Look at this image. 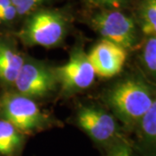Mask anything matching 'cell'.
<instances>
[{"mask_svg": "<svg viewBox=\"0 0 156 156\" xmlns=\"http://www.w3.org/2000/svg\"><path fill=\"white\" fill-rule=\"evenodd\" d=\"M128 52L122 47L106 39H101L92 48L88 55L96 76L110 78L122 71Z\"/></svg>", "mask_w": 156, "mask_h": 156, "instance_id": "obj_8", "label": "cell"}, {"mask_svg": "<svg viewBox=\"0 0 156 156\" xmlns=\"http://www.w3.org/2000/svg\"><path fill=\"white\" fill-rule=\"evenodd\" d=\"M0 119L11 123L24 135L43 131L55 123L35 101L11 91L0 95Z\"/></svg>", "mask_w": 156, "mask_h": 156, "instance_id": "obj_2", "label": "cell"}, {"mask_svg": "<svg viewBox=\"0 0 156 156\" xmlns=\"http://www.w3.org/2000/svg\"><path fill=\"white\" fill-rule=\"evenodd\" d=\"M17 15V10L14 6L11 5L10 6L6 7L5 9L0 11V23L7 22L14 19Z\"/></svg>", "mask_w": 156, "mask_h": 156, "instance_id": "obj_16", "label": "cell"}, {"mask_svg": "<svg viewBox=\"0 0 156 156\" xmlns=\"http://www.w3.org/2000/svg\"><path fill=\"white\" fill-rule=\"evenodd\" d=\"M78 126L91 139L108 147L119 140V128L115 118L103 109L94 106H83L77 112Z\"/></svg>", "mask_w": 156, "mask_h": 156, "instance_id": "obj_7", "label": "cell"}, {"mask_svg": "<svg viewBox=\"0 0 156 156\" xmlns=\"http://www.w3.org/2000/svg\"><path fill=\"white\" fill-rule=\"evenodd\" d=\"M107 156H137L132 147L123 140H118L108 147Z\"/></svg>", "mask_w": 156, "mask_h": 156, "instance_id": "obj_14", "label": "cell"}, {"mask_svg": "<svg viewBox=\"0 0 156 156\" xmlns=\"http://www.w3.org/2000/svg\"><path fill=\"white\" fill-rule=\"evenodd\" d=\"M92 3L108 8H118L124 4L125 0H90Z\"/></svg>", "mask_w": 156, "mask_h": 156, "instance_id": "obj_17", "label": "cell"}, {"mask_svg": "<svg viewBox=\"0 0 156 156\" xmlns=\"http://www.w3.org/2000/svg\"><path fill=\"white\" fill-rule=\"evenodd\" d=\"M12 5L11 0H0V11L5 9L6 7Z\"/></svg>", "mask_w": 156, "mask_h": 156, "instance_id": "obj_18", "label": "cell"}, {"mask_svg": "<svg viewBox=\"0 0 156 156\" xmlns=\"http://www.w3.org/2000/svg\"><path fill=\"white\" fill-rule=\"evenodd\" d=\"M112 111L125 125L132 127L151 108L155 99L147 84L136 78H128L118 83L106 96Z\"/></svg>", "mask_w": 156, "mask_h": 156, "instance_id": "obj_1", "label": "cell"}, {"mask_svg": "<svg viewBox=\"0 0 156 156\" xmlns=\"http://www.w3.org/2000/svg\"><path fill=\"white\" fill-rule=\"evenodd\" d=\"M141 29L148 36L156 35V0H144L140 10Z\"/></svg>", "mask_w": 156, "mask_h": 156, "instance_id": "obj_12", "label": "cell"}, {"mask_svg": "<svg viewBox=\"0 0 156 156\" xmlns=\"http://www.w3.org/2000/svg\"><path fill=\"white\" fill-rule=\"evenodd\" d=\"M24 143L25 135L0 119V156H20Z\"/></svg>", "mask_w": 156, "mask_h": 156, "instance_id": "obj_10", "label": "cell"}, {"mask_svg": "<svg viewBox=\"0 0 156 156\" xmlns=\"http://www.w3.org/2000/svg\"><path fill=\"white\" fill-rule=\"evenodd\" d=\"M93 27L103 39L122 47L126 50L134 48L136 44V28L134 21L115 10H104L92 18Z\"/></svg>", "mask_w": 156, "mask_h": 156, "instance_id": "obj_5", "label": "cell"}, {"mask_svg": "<svg viewBox=\"0 0 156 156\" xmlns=\"http://www.w3.org/2000/svg\"><path fill=\"white\" fill-rule=\"evenodd\" d=\"M14 86L17 93L35 100L53 93L58 83L54 69L42 62L24 61Z\"/></svg>", "mask_w": 156, "mask_h": 156, "instance_id": "obj_4", "label": "cell"}, {"mask_svg": "<svg viewBox=\"0 0 156 156\" xmlns=\"http://www.w3.org/2000/svg\"><path fill=\"white\" fill-rule=\"evenodd\" d=\"M24 59L12 45L0 40V83L14 85Z\"/></svg>", "mask_w": 156, "mask_h": 156, "instance_id": "obj_9", "label": "cell"}, {"mask_svg": "<svg viewBox=\"0 0 156 156\" xmlns=\"http://www.w3.org/2000/svg\"><path fill=\"white\" fill-rule=\"evenodd\" d=\"M45 0H11L18 15H24L38 6Z\"/></svg>", "mask_w": 156, "mask_h": 156, "instance_id": "obj_15", "label": "cell"}, {"mask_svg": "<svg viewBox=\"0 0 156 156\" xmlns=\"http://www.w3.org/2000/svg\"><path fill=\"white\" fill-rule=\"evenodd\" d=\"M139 136L144 147L154 148L156 139V102L154 101L139 122Z\"/></svg>", "mask_w": 156, "mask_h": 156, "instance_id": "obj_11", "label": "cell"}, {"mask_svg": "<svg viewBox=\"0 0 156 156\" xmlns=\"http://www.w3.org/2000/svg\"><path fill=\"white\" fill-rule=\"evenodd\" d=\"M142 60L147 71L152 76H155L156 72V37L155 36L149 37L146 42L143 51Z\"/></svg>", "mask_w": 156, "mask_h": 156, "instance_id": "obj_13", "label": "cell"}, {"mask_svg": "<svg viewBox=\"0 0 156 156\" xmlns=\"http://www.w3.org/2000/svg\"><path fill=\"white\" fill-rule=\"evenodd\" d=\"M54 72L62 91L68 95L88 89L95 76L88 55L79 49L73 51L64 65L54 69Z\"/></svg>", "mask_w": 156, "mask_h": 156, "instance_id": "obj_6", "label": "cell"}, {"mask_svg": "<svg viewBox=\"0 0 156 156\" xmlns=\"http://www.w3.org/2000/svg\"><path fill=\"white\" fill-rule=\"evenodd\" d=\"M66 31L67 22L61 13L39 11L30 17L19 37L25 44L51 48L61 44Z\"/></svg>", "mask_w": 156, "mask_h": 156, "instance_id": "obj_3", "label": "cell"}]
</instances>
